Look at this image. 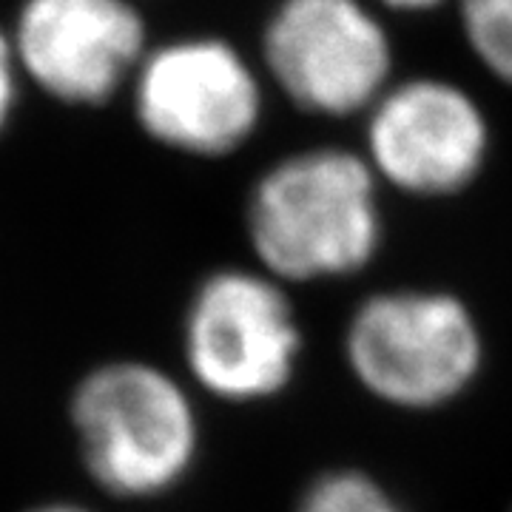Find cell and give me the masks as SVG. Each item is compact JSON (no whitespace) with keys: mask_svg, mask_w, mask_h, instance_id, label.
I'll return each mask as SVG.
<instances>
[{"mask_svg":"<svg viewBox=\"0 0 512 512\" xmlns=\"http://www.w3.org/2000/svg\"><path fill=\"white\" fill-rule=\"evenodd\" d=\"M245 220L259 268L282 285L348 279L382 248L379 177L362 154L308 148L256 180Z\"/></svg>","mask_w":512,"mask_h":512,"instance_id":"obj_1","label":"cell"},{"mask_svg":"<svg viewBox=\"0 0 512 512\" xmlns=\"http://www.w3.org/2000/svg\"><path fill=\"white\" fill-rule=\"evenodd\" d=\"M345 365L376 402L427 413L461 399L484 367V333L470 305L450 291L370 293L345 325Z\"/></svg>","mask_w":512,"mask_h":512,"instance_id":"obj_2","label":"cell"},{"mask_svg":"<svg viewBox=\"0 0 512 512\" xmlns=\"http://www.w3.org/2000/svg\"><path fill=\"white\" fill-rule=\"evenodd\" d=\"M72 421L89 476L114 495L148 498L177 487L200 450L191 396L146 362H111L77 384Z\"/></svg>","mask_w":512,"mask_h":512,"instance_id":"obj_3","label":"cell"},{"mask_svg":"<svg viewBox=\"0 0 512 512\" xmlns=\"http://www.w3.org/2000/svg\"><path fill=\"white\" fill-rule=\"evenodd\" d=\"M305 350L288 285L262 268L205 276L183 325L188 373L222 402H268L288 390Z\"/></svg>","mask_w":512,"mask_h":512,"instance_id":"obj_4","label":"cell"},{"mask_svg":"<svg viewBox=\"0 0 512 512\" xmlns=\"http://www.w3.org/2000/svg\"><path fill=\"white\" fill-rule=\"evenodd\" d=\"M265 63L296 106L345 117L387 92L393 55L359 0H285L265 32Z\"/></svg>","mask_w":512,"mask_h":512,"instance_id":"obj_5","label":"cell"},{"mask_svg":"<svg viewBox=\"0 0 512 512\" xmlns=\"http://www.w3.org/2000/svg\"><path fill=\"white\" fill-rule=\"evenodd\" d=\"M490 126L478 103L436 77L393 86L370 106L365 160L376 177L413 197H450L484 168Z\"/></svg>","mask_w":512,"mask_h":512,"instance_id":"obj_6","label":"cell"},{"mask_svg":"<svg viewBox=\"0 0 512 512\" xmlns=\"http://www.w3.org/2000/svg\"><path fill=\"white\" fill-rule=\"evenodd\" d=\"M262 92L234 46L180 40L140 66L137 117L168 148L197 157L237 151L259 126Z\"/></svg>","mask_w":512,"mask_h":512,"instance_id":"obj_7","label":"cell"},{"mask_svg":"<svg viewBox=\"0 0 512 512\" xmlns=\"http://www.w3.org/2000/svg\"><path fill=\"white\" fill-rule=\"evenodd\" d=\"M15 55L49 94L103 103L143 55V20L126 0H26Z\"/></svg>","mask_w":512,"mask_h":512,"instance_id":"obj_8","label":"cell"},{"mask_svg":"<svg viewBox=\"0 0 512 512\" xmlns=\"http://www.w3.org/2000/svg\"><path fill=\"white\" fill-rule=\"evenodd\" d=\"M296 512H407L393 493L362 470H328L296 501Z\"/></svg>","mask_w":512,"mask_h":512,"instance_id":"obj_9","label":"cell"},{"mask_svg":"<svg viewBox=\"0 0 512 512\" xmlns=\"http://www.w3.org/2000/svg\"><path fill=\"white\" fill-rule=\"evenodd\" d=\"M461 23L478 60L512 86V0H461Z\"/></svg>","mask_w":512,"mask_h":512,"instance_id":"obj_10","label":"cell"},{"mask_svg":"<svg viewBox=\"0 0 512 512\" xmlns=\"http://www.w3.org/2000/svg\"><path fill=\"white\" fill-rule=\"evenodd\" d=\"M12 103H15V49L0 35V128L6 126Z\"/></svg>","mask_w":512,"mask_h":512,"instance_id":"obj_11","label":"cell"},{"mask_svg":"<svg viewBox=\"0 0 512 512\" xmlns=\"http://www.w3.org/2000/svg\"><path fill=\"white\" fill-rule=\"evenodd\" d=\"M384 3H390V6H396V9H430V6H436L439 0H384Z\"/></svg>","mask_w":512,"mask_h":512,"instance_id":"obj_12","label":"cell"},{"mask_svg":"<svg viewBox=\"0 0 512 512\" xmlns=\"http://www.w3.org/2000/svg\"><path fill=\"white\" fill-rule=\"evenodd\" d=\"M32 512H89L83 507H74V504H46V507H37Z\"/></svg>","mask_w":512,"mask_h":512,"instance_id":"obj_13","label":"cell"}]
</instances>
